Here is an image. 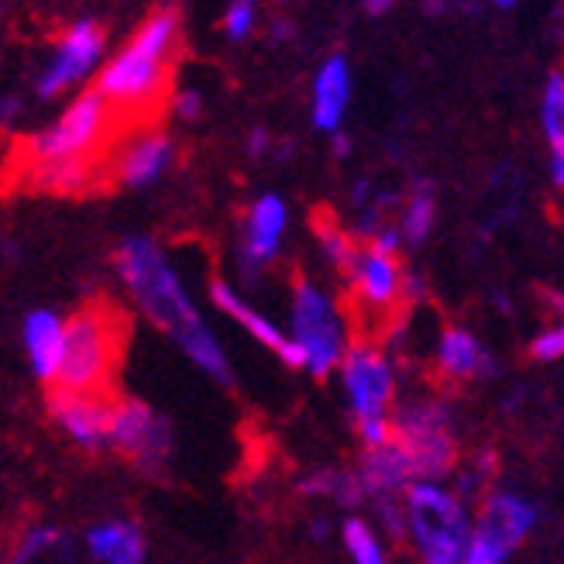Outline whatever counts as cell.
Wrapping results in <instances>:
<instances>
[{
  "mask_svg": "<svg viewBox=\"0 0 564 564\" xmlns=\"http://www.w3.org/2000/svg\"><path fill=\"white\" fill-rule=\"evenodd\" d=\"M115 265H118L124 290L131 293L141 314H145L159 330L173 337L196 369H204L220 386H231L235 382L231 365L224 358L214 330L200 317V310H196V303L189 300L183 279L176 275L173 265H169L165 251L152 238L131 235L118 245Z\"/></svg>",
  "mask_w": 564,
  "mask_h": 564,
  "instance_id": "6da1fadb",
  "label": "cell"
},
{
  "mask_svg": "<svg viewBox=\"0 0 564 564\" xmlns=\"http://www.w3.org/2000/svg\"><path fill=\"white\" fill-rule=\"evenodd\" d=\"M180 11L159 8L141 21L131 39L97 73V94L118 118H145L169 87V63L180 48Z\"/></svg>",
  "mask_w": 564,
  "mask_h": 564,
  "instance_id": "7a4b0ae2",
  "label": "cell"
},
{
  "mask_svg": "<svg viewBox=\"0 0 564 564\" xmlns=\"http://www.w3.org/2000/svg\"><path fill=\"white\" fill-rule=\"evenodd\" d=\"M121 334L124 321L115 306L87 303L66 321V361L55 389L69 392H100L110 397V379H115L121 358Z\"/></svg>",
  "mask_w": 564,
  "mask_h": 564,
  "instance_id": "3957f363",
  "label": "cell"
},
{
  "mask_svg": "<svg viewBox=\"0 0 564 564\" xmlns=\"http://www.w3.org/2000/svg\"><path fill=\"white\" fill-rule=\"evenodd\" d=\"M118 115L110 110V104L90 90L79 94L66 110L63 118L48 124L45 131L28 134L18 152L14 165H45V162H69V159H97L110 134H115Z\"/></svg>",
  "mask_w": 564,
  "mask_h": 564,
  "instance_id": "277c9868",
  "label": "cell"
},
{
  "mask_svg": "<svg viewBox=\"0 0 564 564\" xmlns=\"http://www.w3.org/2000/svg\"><path fill=\"white\" fill-rule=\"evenodd\" d=\"M403 506L406 533L416 544L420 564H465L475 523L462 496L441 489L437 482H413Z\"/></svg>",
  "mask_w": 564,
  "mask_h": 564,
  "instance_id": "5b68a950",
  "label": "cell"
},
{
  "mask_svg": "<svg viewBox=\"0 0 564 564\" xmlns=\"http://www.w3.org/2000/svg\"><path fill=\"white\" fill-rule=\"evenodd\" d=\"M341 379L351 400L355 431L365 444V451H379L392 444V392H397V379H392V365L376 345H351L341 361Z\"/></svg>",
  "mask_w": 564,
  "mask_h": 564,
  "instance_id": "8992f818",
  "label": "cell"
},
{
  "mask_svg": "<svg viewBox=\"0 0 564 564\" xmlns=\"http://www.w3.org/2000/svg\"><path fill=\"white\" fill-rule=\"evenodd\" d=\"M392 444L403 451L413 482H434L455 468V431L447 403H406L392 416Z\"/></svg>",
  "mask_w": 564,
  "mask_h": 564,
  "instance_id": "52a82bcc",
  "label": "cell"
},
{
  "mask_svg": "<svg viewBox=\"0 0 564 564\" xmlns=\"http://www.w3.org/2000/svg\"><path fill=\"white\" fill-rule=\"evenodd\" d=\"M293 341L306 351V372L327 376L348 355L345 317L334 296L314 286L310 279H296L293 286Z\"/></svg>",
  "mask_w": 564,
  "mask_h": 564,
  "instance_id": "ba28073f",
  "label": "cell"
},
{
  "mask_svg": "<svg viewBox=\"0 0 564 564\" xmlns=\"http://www.w3.org/2000/svg\"><path fill=\"white\" fill-rule=\"evenodd\" d=\"M110 447L138 465L141 471L159 475L173 455V427L159 410L141 400H115V427H110Z\"/></svg>",
  "mask_w": 564,
  "mask_h": 564,
  "instance_id": "9c48e42d",
  "label": "cell"
},
{
  "mask_svg": "<svg viewBox=\"0 0 564 564\" xmlns=\"http://www.w3.org/2000/svg\"><path fill=\"white\" fill-rule=\"evenodd\" d=\"M100 55H104V28L94 18L73 21L35 83L39 97H55L69 90L73 83H79L83 76L100 66Z\"/></svg>",
  "mask_w": 564,
  "mask_h": 564,
  "instance_id": "30bf717a",
  "label": "cell"
},
{
  "mask_svg": "<svg viewBox=\"0 0 564 564\" xmlns=\"http://www.w3.org/2000/svg\"><path fill=\"white\" fill-rule=\"evenodd\" d=\"M48 416L73 444L83 451H104L110 447V427H115V400L100 392H69L52 389L48 392Z\"/></svg>",
  "mask_w": 564,
  "mask_h": 564,
  "instance_id": "8fae6325",
  "label": "cell"
},
{
  "mask_svg": "<svg viewBox=\"0 0 564 564\" xmlns=\"http://www.w3.org/2000/svg\"><path fill=\"white\" fill-rule=\"evenodd\" d=\"M286 224H290V207L282 196L265 193L251 204L248 220H245V241H241V262L248 275H256V269H262L265 262L279 256Z\"/></svg>",
  "mask_w": 564,
  "mask_h": 564,
  "instance_id": "7c38bea8",
  "label": "cell"
},
{
  "mask_svg": "<svg viewBox=\"0 0 564 564\" xmlns=\"http://www.w3.org/2000/svg\"><path fill=\"white\" fill-rule=\"evenodd\" d=\"M21 341L35 379L45 386H59L66 361V321L55 310H32L21 324Z\"/></svg>",
  "mask_w": 564,
  "mask_h": 564,
  "instance_id": "4fadbf2b",
  "label": "cell"
},
{
  "mask_svg": "<svg viewBox=\"0 0 564 564\" xmlns=\"http://www.w3.org/2000/svg\"><path fill=\"white\" fill-rule=\"evenodd\" d=\"M538 527V506L517 492H489L482 502V513L475 520V533H482L502 551H517L527 533Z\"/></svg>",
  "mask_w": 564,
  "mask_h": 564,
  "instance_id": "5bb4252c",
  "label": "cell"
},
{
  "mask_svg": "<svg viewBox=\"0 0 564 564\" xmlns=\"http://www.w3.org/2000/svg\"><path fill=\"white\" fill-rule=\"evenodd\" d=\"M351 104V66L341 52L327 55L314 76V100H310V118L317 131H341V121Z\"/></svg>",
  "mask_w": 564,
  "mask_h": 564,
  "instance_id": "9a60e30c",
  "label": "cell"
},
{
  "mask_svg": "<svg viewBox=\"0 0 564 564\" xmlns=\"http://www.w3.org/2000/svg\"><path fill=\"white\" fill-rule=\"evenodd\" d=\"M176 159L173 138H165L162 131H145L118 152L115 159V180L121 186H149L165 176V169Z\"/></svg>",
  "mask_w": 564,
  "mask_h": 564,
  "instance_id": "2e32d148",
  "label": "cell"
},
{
  "mask_svg": "<svg viewBox=\"0 0 564 564\" xmlns=\"http://www.w3.org/2000/svg\"><path fill=\"white\" fill-rule=\"evenodd\" d=\"M351 286L358 293V300L372 310H389L403 300V272L397 265V259H386L379 251L365 248L358 251V259L351 265Z\"/></svg>",
  "mask_w": 564,
  "mask_h": 564,
  "instance_id": "e0dca14e",
  "label": "cell"
},
{
  "mask_svg": "<svg viewBox=\"0 0 564 564\" xmlns=\"http://www.w3.org/2000/svg\"><path fill=\"white\" fill-rule=\"evenodd\" d=\"M358 475H361L365 496H372L376 502H389L400 492L406 496V489L413 486V471L397 444L379 447V451H365L358 462Z\"/></svg>",
  "mask_w": 564,
  "mask_h": 564,
  "instance_id": "ac0fdd59",
  "label": "cell"
},
{
  "mask_svg": "<svg viewBox=\"0 0 564 564\" xmlns=\"http://www.w3.org/2000/svg\"><path fill=\"white\" fill-rule=\"evenodd\" d=\"M437 365L441 372L451 379H478V376H492L496 361L492 355L478 345V337L465 327H447L441 334L437 345Z\"/></svg>",
  "mask_w": 564,
  "mask_h": 564,
  "instance_id": "d6986e66",
  "label": "cell"
},
{
  "mask_svg": "<svg viewBox=\"0 0 564 564\" xmlns=\"http://www.w3.org/2000/svg\"><path fill=\"white\" fill-rule=\"evenodd\" d=\"M87 547L104 564H145V538L128 520H104L90 527Z\"/></svg>",
  "mask_w": 564,
  "mask_h": 564,
  "instance_id": "ffe728a7",
  "label": "cell"
},
{
  "mask_svg": "<svg viewBox=\"0 0 564 564\" xmlns=\"http://www.w3.org/2000/svg\"><path fill=\"white\" fill-rule=\"evenodd\" d=\"M97 159H69V162H45V165H14V176L32 189L45 193H83L97 176Z\"/></svg>",
  "mask_w": 564,
  "mask_h": 564,
  "instance_id": "44dd1931",
  "label": "cell"
},
{
  "mask_svg": "<svg viewBox=\"0 0 564 564\" xmlns=\"http://www.w3.org/2000/svg\"><path fill=\"white\" fill-rule=\"evenodd\" d=\"M210 300H214L217 310H224V314H231L251 337H256V341H262V345L272 348L275 355H279L282 348H286L290 337H282V330H279L269 317H262L256 306H248L224 279H214V282H210Z\"/></svg>",
  "mask_w": 564,
  "mask_h": 564,
  "instance_id": "7402d4cb",
  "label": "cell"
},
{
  "mask_svg": "<svg viewBox=\"0 0 564 564\" xmlns=\"http://www.w3.org/2000/svg\"><path fill=\"white\" fill-rule=\"evenodd\" d=\"M303 496H324L341 506H358L365 499V486L358 471H341V468H321L314 475H306L300 482Z\"/></svg>",
  "mask_w": 564,
  "mask_h": 564,
  "instance_id": "603a6c76",
  "label": "cell"
},
{
  "mask_svg": "<svg viewBox=\"0 0 564 564\" xmlns=\"http://www.w3.org/2000/svg\"><path fill=\"white\" fill-rule=\"evenodd\" d=\"M541 128L551 145V159L564 155V73L554 69L541 94Z\"/></svg>",
  "mask_w": 564,
  "mask_h": 564,
  "instance_id": "cb8c5ba5",
  "label": "cell"
},
{
  "mask_svg": "<svg viewBox=\"0 0 564 564\" xmlns=\"http://www.w3.org/2000/svg\"><path fill=\"white\" fill-rule=\"evenodd\" d=\"M434 217H437L434 193H431V186H420V189L413 193V200L406 204V210H403V224H400L403 238H406L410 245H420L423 238L431 235Z\"/></svg>",
  "mask_w": 564,
  "mask_h": 564,
  "instance_id": "d4e9b609",
  "label": "cell"
},
{
  "mask_svg": "<svg viewBox=\"0 0 564 564\" xmlns=\"http://www.w3.org/2000/svg\"><path fill=\"white\" fill-rule=\"evenodd\" d=\"M341 538H345V547H348L355 564H386V551H382V544L376 538V530L365 520L351 517L341 527Z\"/></svg>",
  "mask_w": 564,
  "mask_h": 564,
  "instance_id": "484cf974",
  "label": "cell"
},
{
  "mask_svg": "<svg viewBox=\"0 0 564 564\" xmlns=\"http://www.w3.org/2000/svg\"><path fill=\"white\" fill-rule=\"evenodd\" d=\"M321 251H324V259L337 269H345L351 272L355 259H358V248L355 241L345 235V231H337V228H321Z\"/></svg>",
  "mask_w": 564,
  "mask_h": 564,
  "instance_id": "4316f807",
  "label": "cell"
},
{
  "mask_svg": "<svg viewBox=\"0 0 564 564\" xmlns=\"http://www.w3.org/2000/svg\"><path fill=\"white\" fill-rule=\"evenodd\" d=\"M63 541V533L55 530V527H35V530H28L24 538L18 541L14 547V564H28V561H35L39 554L52 551V547H59Z\"/></svg>",
  "mask_w": 564,
  "mask_h": 564,
  "instance_id": "83f0119b",
  "label": "cell"
},
{
  "mask_svg": "<svg viewBox=\"0 0 564 564\" xmlns=\"http://www.w3.org/2000/svg\"><path fill=\"white\" fill-rule=\"evenodd\" d=\"M251 28H256V4L235 0V4L224 11V35H228L231 42H241L251 35Z\"/></svg>",
  "mask_w": 564,
  "mask_h": 564,
  "instance_id": "f1b7e54d",
  "label": "cell"
},
{
  "mask_svg": "<svg viewBox=\"0 0 564 564\" xmlns=\"http://www.w3.org/2000/svg\"><path fill=\"white\" fill-rule=\"evenodd\" d=\"M492 468H496L492 451H482V455H475L471 465L458 475V492H462V496H475L478 489L486 486V478L492 475Z\"/></svg>",
  "mask_w": 564,
  "mask_h": 564,
  "instance_id": "f546056e",
  "label": "cell"
},
{
  "mask_svg": "<svg viewBox=\"0 0 564 564\" xmlns=\"http://www.w3.org/2000/svg\"><path fill=\"white\" fill-rule=\"evenodd\" d=\"M530 355L538 358V361H557V358H564V321L533 337V341H530Z\"/></svg>",
  "mask_w": 564,
  "mask_h": 564,
  "instance_id": "4dcf8cb0",
  "label": "cell"
},
{
  "mask_svg": "<svg viewBox=\"0 0 564 564\" xmlns=\"http://www.w3.org/2000/svg\"><path fill=\"white\" fill-rule=\"evenodd\" d=\"M173 110L183 118V121H196L204 115V94L193 90V87H180L173 94Z\"/></svg>",
  "mask_w": 564,
  "mask_h": 564,
  "instance_id": "1f68e13d",
  "label": "cell"
},
{
  "mask_svg": "<svg viewBox=\"0 0 564 564\" xmlns=\"http://www.w3.org/2000/svg\"><path fill=\"white\" fill-rule=\"evenodd\" d=\"M406 238H403V231L400 228H392V224H386V228L372 238V251H379V256H386V259H397V251H400V245H403Z\"/></svg>",
  "mask_w": 564,
  "mask_h": 564,
  "instance_id": "d6a6232c",
  "label": "cell"
},
{
  "mask_svg": "<svg viewBox=\"0 0 564 564\" xmlns=\"http://www.w3.org/2000/svg\"><path fill=\"white\" fill-rule=\"evenodd\" d=\"M269 145H272V134H269L265 128H256V131L248 134V152L256 155V159H259V155H265V152H269Z\"/></svg>",
  "mask_w": 564,
  "mask_h": 564,
  "instance_id": "836d02e7",
  "label": "cell"
},
{
  "mask_svg": "<svg viewBox=\"0 0 564 564\" xmlns=\"http://www.w3.org/2000/svg\"><path fill=\"white\" fill-rule=\"evenodd\" d=\"M423 293H427V286H423V279H420L416 272H406V279H403V296H406V300H420Z\"/></svg>",
  "mask_w": 564,
  "mask_h": 564,
  "instance_id": "e575fe53",
  "label": "cell"
},
{
  "mask_svg": "<svg viewBox=\"0 0 564 564\" xmlns=\"http://www.w3.org/2000/svg\"><path fill=\"white\" fill-rule=\"evenodd\" d=\"M369 196H372V183H369V180H358V183L351 186V204H355V207L369 204Z\"/></svg>",
  "mask_w": 564,
  "mask_h": 564,
  "instance_id": "d590c367",
  "label": "cell"
},
{
  "mask_svg": "<svg viewBox=\"0 0 564 564\" xmlns=\"http://www.w3.org/2000/svg\"><path fill=\"white\" fill-rule=\"evenodd\" d=\"M348 152H351V138H348L345 131H337V134H334V155H337V159H345Z\"/></svg>",
  "mask_w": 564,
  "mask_h": 564,
  "instance_id": "8d00e7d4",
  "label": "cell"
},
{
  "mask_svg": "<svg viewBox=\"0 0 564 564\" xmlns=\"http://www.w3.org/2000/svg\"><path fill=\"white\" fill-rule=\"evenodd\" d=\"M365 11H369V14H386L389 11V0H372V4H365Z\"/></svg>",
  "mask_w": 564,
  "mask_h": 564,
  "instance_id": "74e56055",
  "label": "cell"
},
{
  "mask_svg": "<svg viewBox=\"0 0 564 564\" xmlns=\"http://www.w3.org/2000/svg\"><path fill=\"white\" fill-rule=\"evenodd\" d=\"M18 110H21V104L18 100H4V121L11 124V118L18 115Z\"/></svg>",
  "mask_w": 564,
  "mask_h": 564,
  "instance_id": "f35d334b",
  "label": "cell"
},
{
  "mask_svg": "<svg viewBox=\"0 0 564 564\" xmlns=\"http://www.w3.org/2000/svg\"><path fill=\"white\" fill-rule=\"evenodd\" d=\"M310 533H314V538H327V520H317L314 527H310Z\"/></svg>",
  "mask_w": 564,
  "mask_h": 564,
  "instance_id": "ab89813d",
  "label": "cell"
}]
</instances>
